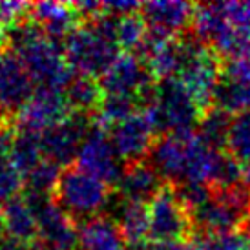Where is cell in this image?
<instances>
[{"mask_svg": "<svg viewBox=\"0 0 250 250\" xmlns=\"http://www.w3.org/2000/svg\"><path fill=\"white\" fill-rule=\"evenodd\" d=\"M71 113L73 111L64 93L37 90L35 95L28 101V104L15 115V126L24 132L42 135L44 132L64 123Z\"/></svg>", "mask_w": 250, "mask_h": 250, "instance_id": "7c38bea8", "label": "cell"}, {"mask_svg": "<svg viewBox=\"0 0 250 250\" xmlns=\"http://www.w3.org/2000/svg\"><path fill=\"white\" fill-rule=\"evenodd\" d=\"M232 121H234V115L214 106L203 113L201 121L197 125V133L201 135V139L207 145L215 148V150H227V141H229Z\"/></svg>", "mask_w": 250, "mask_h": 250, "instance_id": "cb8c5ba5", "label": "cell"}, {"mask_svg": "<svg viewBox=\"0 0 250 250\" xmlns=\"http://www.w3.org/2000/svg\"><path fill=\"white\" fill-rule=\"evenodd\" d=\"M146 110L159 135L194 132L203 117L201 108L177 79L161 81Z\"/></svg>", "mask_w": 250, "mask_h": 250, "instance_id": "5b68a950", "label": "cell"}, {"mask_svg": "<svg viewBox=\"0 0 250 250\" xmlns=\"http://www.w3.org/2000/svg\"><path fill=\"white\" fill-rule=\"evenodd\" d=\"M167 183L148 159L125 165L115 194L130 203L150 205Z\"/></svg>", "mask_w": 250, "mask_h": 250, "instance_id": "2e32d148", "label": "cell"}, {"mask_svg": "<svg viewBox=\"0 0 250 250\" xmlns=\"http://www.w3.org/2000/svg\"><path fill=\"white\" fill-rule=\"evenodd\" d=\"M15 126L0 135V207L21 195L24 188V177L11 161V143Z\"/></svg>", "mask_w": 250, "mask_h": 250, "instance_id": "44dd1931", "label": "cell"}, {"mask_svg": "<svg viewBox=\"0 0 250 250\" xmlns=\"http://www.w3.org/2000/svg\"><path fill=\"white\" fill-rule=\"evenodd\" d=\"M75 163L90 174L97 175L106 185L115 188L119 185V179L125 170V163L117 155L115 148L111 145L110 135L101 130H95L91 126L90 135L83 143Z\"/></svg>", "mask_w": 250, "mask_h": 250, "instance_id": "4fadbf2b", "label": "cell"}, {"mask_svg": "<svg viewBox=\"0 0 250 250\" xmlns=\"http://www.w3.org/2000/svg\"><path fill=\"white\" fill-rule=\"evenodd\" d=\"M125 237L110 215H97L79 223L77 250H125Z\"/></svg>", "mask_w": 250, "mask_h": 250, "instance_id": "ffe728a7", "label": "cell"}, {"mask_svg": "<svg viewBox=\"0 0 250 250\" xmlns=\"http://www.w3.org/2000/svg\"><path fill=\"white\" fill-rule=\"evenodd\" d=\"M119 48L125 53L139 55L148 39V26L141 11L132 15H125L117 19V29H115Z\"/></svg>", "mask_w": 250, "mask_h": 250, "instance_id": "d4e9b609", "label": "cell"}, {"mask_svg": "<svg viewBox=\"0 0 250 250\" xmlns=\"http://www.w3.org/2000/svg\"><path fill=\"white\" fill-rule=\"evenodd\" d=\"M46 157L42 153L41 135L24 132V130H19L15 126L13 143H11V161L17 167V170L22 174V177H26Z\"/></svg>", "mask_w": 250, "mask_h": 250, "instance_id": "603a6c76", "label": "cell"}, {"mask_svg": "<svg viewBox=\"0 0 250 250\" xmlns=\"http://www.w3.org/2000/svg\"><path fill=\"white\" fill-rule=\"evenodd\" d=\"M223 9L230 24L250 31V2H227Z\"/></svg>", "mask_w": 250, "mask_h": 250, "instance_id": "f1b7e54d", "label": "cell"}, {"mask_svg": "<svg viewBox=\"0 0 250 250\" xmlns=\"http://www.w3.org/2000/svg\"><path fill=\"white\" fill-rule=\"evenodd\" d=\"M7 239H9V237H7L6 227H4V221H2V215H0V250H2V247H4V245H6Z\"/></svg>", "mask_w": 250, "mask_h": 250, "instance_id": "1f68e13d", "label": "cell"}, {"mask_svg": "<svg viewBox=\"0 0 250 250\" xmlns=\"http://www.w3.org/2000/svg\"><path fill=\"white\" fill-rule=\"evenodd\" d=\"M227 152L243 167L250 163V111H243L234 117L227 141Z\"/></svg>", "mask_w": 250, "mask_h": 250, "instance_id": "484cf974", "label": "cell"}, {"mask_svg": "<svg viewBox=\"0 0 250 250\" xmlns=\"http://www.w3.org/2000/svg\"><path fill=\"white\" fill-rule=\"evenodd\" d=\"M7 48L21 57L35 84V91L64 93L75 79L62 46L51 41L31 17L7 33Z\"/></svg>", "mask_w": 250, "mask_h": 250, "instance_id": "6da1fadb", "label": "cell"}, {"mask_svg": "<svg viewBox=\"0 0 250 250\" xmlns=\"http://www.w3.org/2000/svg\"><path fill=\"white\" fill-rule=\"evenodd\" d=\"M26 199L31 203L39 223V250H77L79 223L66 214L53 197L26 195Z\"/></svg>", "mask_w": 250, "mask_h": 250, "instance_id": "9c48e42d", "label": "cell"}, {"mask_svg": "<svg viewBox=\"0 0 250 250\" xmlns=\"http://www.w3.org/2000/svg\"><path fill=\"white\" fill-rule=\"evenodd\" d=\"M106 215H110L119 225L126 243L133 247L148 243V205L125 201L113 194Z\"/></svg>", "mask_w": 250, "mask_h": 250, "instance_id": "d6986e66", "label": "cell"}, {"mask_svg": "<svg viewBox=\"0 0 250 250\" xmlns=\"http://www.w3.org/2000/svg\"><path fill=\"white\" fill-rule=\"evenodd\" d=\"M195 239L192 210L175 187L165 185L148 205V241L165 245H192Z\"/></svg>", "mask_w": 250, "mask_h": 250, "instance_id": "8992f818", "label": "cell"}, {"mask_svg": "<svg viewBox=\"0 0 250 250\" xmlns=\"http://www.w3.org/2000/svg\"><path fill=\"white\" fill-rule=\"evenodd\" d=\"M243 170H245V181L250 185V163H247V165H245Z\"/></svg>", "mask_w": 250, "mask_h": 250, "instance_id": "d6a6232c", "label": "cell"}, {"mask_svg": "<svg viewBox=\"0 0 250 250\" xmlns=\"http://www.w3.org/2000/svg\"><path fill=\"white\" fill-rule=\"evenodd\" d=\"M125 250H137V249H135V247H133V249H125Z\"/></svg>", "mask_w": 250, "mask_h": 250, "instance_id": "836d02e7", "label": "cell"}, {"mask_svg": "<svg viewBox=\"0 0 250 250\" xmlns=\"http://www.w3.org/2000/svg\"><path fill=\"white\" fill-rule=\"evenodd\" d=\"M11 126H15V117L0 108V135L6 132V130H9Z\"/></svg>", "mask_w": 250, "mask_h": 250, "instance_id": "f546056e", "label": "cell"}, {"mask_svg": "<svg viewBox=\"0 0 250 250\" xmlns=\"http://www.w3.org/2000/svg\"><path fill=\"white\" fill-rule=\"evenodd\" d=\"M117 17L101 15L99 19L81 24L64 41V55L75 75L99 81L119 59L115 37Z\"/></svg>", "mask_w": 250, "mask_h": 250, "instance_id": "7a4b0ae2", "label": "cell"}, {"mask_svg": "<svg viewBox=\"0 0 250 250\" xmlns=\"http://www.w3.org/2000/svg\"><path fill=\"white\" fill-rule=\"evenodd\" d=\"M0 215L9 239L39 249V223L35 210L26 199V195H19L0 207Z\"/></svg>", "mask_w": 250, "mask_h": 250, "instance_id": "ac0fdd59", "label": "cell"}, {"mask_svg": "<svg viewBox=\"0 0 250 250\" xmlns=\"http://www.w3.org/2000/svg\"><path fill=\"white\" fill-rule=\"evenodd\" d=\"M157 84L159 83L148 70L145 61L133 53L119 55L117 61L99 79L103 95L137 99L143 108H146L152 101Z\"/></svg>", "mask_w": 250, "mask_h": 250, "instance_id": "52a82bcc", "label": "cell"}, {"mask_svg": "<svg viewBox=\"0 0 250 250\" xmlns=\"http://www.w3.org/2000/svg\"><path fill=\"white\" fill-rule=\"evenodd\" d=\"M181 41L185 48V59L179 75L175 79L187 88L205 113L214 108L215 93L223 79L225 61L210 46L203 44L192 31L185 33Z\"/></svg>", "mask_w": 250, "mask_h": 250, "instance_id": "277c9868", "label": "cell"}, {"mask_svg": "<svg viewBox=\"0 0 250 250\" xmlns=\"http://www.w3.org/2000/svg\"><path fill=\"white\" fill-rule=\"evenodd\" d=\"M113 199V190L97 175L71 163L61 170L53 190V201L77 223L106 214Z\"/></svg>", "mask_w": 250, "mask_h": 250, "instance_id": "3957f363", "label": "cell"}, {"mask_svg": "<svg viewBox=\"0 0 250 250\" xmlns=\"http://www.w3.org/2000/svg\"><path fill=\"white\" fill-rule=\"evenodd\" d=\"M108 135L125 165L148 159L155 141L159 139L153 119L146 108L135 111L123 123L113 126Z\"/></svg>", "mask_w": 250, "mask_h": 250, "instance_id": "30bf717a", "label": "cell"}, {"mask_svg": "<svg viewBox=\"0 0 250 250\" xmlns=\"http://www.w3.org/2000/svg\"><path fill=\"white\" fill-rule=\"evenodd\" d=\"M223 77L250 86V55L236 59V61H225Z\"/></svg>", "mask_w": 250, "mask_h": 250, "instance_id": "83f0119b", "label": "cell"}, {"mask_svg": "<svg viewBox=\"0 0 250 250\" xmlns=\"http://www.w3.org/2000/svg\"><path fill=\"white\" fill-rule=\"evenodd\" d=\"M192 250H194V243H192Z\"/></svg>", "mask_w": 250, "mask_h": 250, "instance_id": "e575fe53", "label": "cell"}, {"mask_svg": "<svg viewBox=\"0 0 250 250\" xmlns=\"http://www.w3.org/2000/svg\"><path fill=\"white\" fill-rule=\"evenodd\" d=\"M35 95V84L13 49L0 51V108L17 115Z\"/></svg>", "mask_w": 250, "mask_h": 250, "instance_id": "5bb4252c", "label": "cell"}, {"mask_svg": "<svg viewBox=\"0 0 250 250\" xmlns=\"http://www.w3.org/2000/svg\"><path fill=\"white\" fill-rule=\"evenodd\" d=\"M239 237H241V250H250V225L239 232Z\"/></svg>", "mask_w": 250, "mask_h": 250, "instance_id": "4dcf8cb0", "label": "cell"}, {"mask_svg": "<svg viewBox=\"0 0 250 250\" xmlns=\"http://www.w3.org/2000/svg\"><path fill=\"white\" fill-rule=\"evenodd\" d=\"M91 132V117L84 113H71L64 123L41 135L44 157L61 168L75 163L79 150Z\"/></svg>", "mask_w": 250, "mask_h": 250, "instance_id": "8fae6325", "label": "cell"}, {"mask_svg": "<svg viewBox=\"0 0 250 250\" xmlns=\"http://www.w3.org/2000/svg\"><path fill=\"white\" fill-rule=\"evenodd\" d=\"M194 250H241V237L239 234L197 237L194 241Z\"/></svg>", "mask_w": 250, "mask_h": 250, "instance_id": "4316f807", "label": "cell"}, {"mask_svg": "<svg viewBox=\"0 0 250 250\" xmlns=\"http://www.w3.org/2000/svg\"><path fill=\"white\" fill-rule=\"evenodd\" d=\"M195 6L188 2L177 0H159V2H146L141 6V15L145 19L148 31L153 35L179 39L192 29Z\"/></svg>", "mask_w": 250, "mask_h": 250, "instance_id": "9a60e30c", "label": "cell"}, {"mask_svg": "<svg viewBox=\"0 0 250 250\" xmlns=\"http://www.w3.org/2000/svg\"><path fill=\"white\" fill-rule=\"evenodd\" d=\"M31 21L39 24V28L51 41H66L71 31H75L83 19L73 4L64 2H37L31 4Z\"/></svg>", "mask_w": 250, "mask_h": 250, "instance_id": "e0dca14e", "label": "cell"}, {"mask_svg": "<svg viewBox=\"0 0 250 250\" xmlns=\"http://www.w3.org/2000/svg\"><path fill=\"white\" fill-rule=\"evenodd\" d=\"M197 143H199L197 130L159 135V139L155 141L152 152L148 155V161L155 167L165 183L179 187L187 181L188 168Z\"/></svg>", "mask_w": 250, "mask_h": 250, "instance_id": "ba28073f", "label": "cell"}, {"mask_svg": "<svg viewBox=\"0 0 250 250\" xmlns=\"http://www.w3.org/2000/svg\"><path fill=\"white\" fill-rule=\"evenodd\" d=\"M64 95L68 99V104L73 113H84L90 117L99 110L104 97L99 81L81 75H75V79L64 91Z\"/></svg>", "mask_w": 250, "mask_h": 250, "instance_id": "7402d4cb", "label": "cell"}]
</instances>
